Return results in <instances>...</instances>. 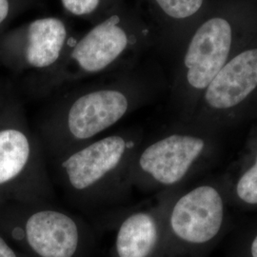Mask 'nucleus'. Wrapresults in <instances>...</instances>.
<instances>
[{"label":"nucleus","mask_w":257,"mask_h":257,"mask_svg":"<svg viewBox=\"0 0 257 257\" xmlns=\"http://www.w3.org/2000/svg\"><path fill=\"white\" fill-rule=\"evenodd\" d=\"M257 32V0H212L185 41L172 84L179 122H189L203 93Z\"/></svg>","instance_id":"1"},{"label":"nucleus","mask_w":257,"mask_h":257,"mask_svg":"<svg viewBox=\"0 0 257 257\" xmlns=\"http://www.w3.org/2000/svg\"><path fill=\"white\" fill-rule=\"evenodd\" d=\"M143 140L139 128L95 138L53 160L56 179L78 208L93 210L120 202L133 190L130 168Z\"/></svg>","instance_id":"2"},{"label":"nucleus","mask_w":257,"mask_h":257,"mask_svg":"<svg viewBox=\"0 0 257 257\" xmlns=\"http://www.w3.org/2000/svg\"><path fill=\"white\" fill-rule=\"evenodd\" d=\"M151 87L138 78L97 85L70 96L43 120L37 132L53 161L103 136L149 99Z\"/></svg>","instance_id":"3"},{"label":"nucleus","mask_w":257,"mask_h":257,"mask_svg":"<svg viewBox=\"0 0 257 257\" xmlns=\"http://www.w3.org/2000/svg\"><path fill=\"white\" fill-rule=\"evenodd\" d=\"M223 178L170 192L156 257H210L229 225Z\"/></svg>","instance_id":"4"},{"label":"nucleus","mask_w":257,"mask_h":257,"mask_svg":"<svg viewBox=\"0 0 257 257\" xmlns=\"http://www.w3.org/2000/svg\"><path fill=\"white\" fill-rule=\"evenodd\" d=\"M218 135L178 121L156 138L144 139L130 168L132 189L159 193L184 187L216 156Z\"/></svg>","instance_id":"5"},{"label":"nucleus","mask_w":257,"mask_h":257,"mask_svg":"<svg viewBox=\"0 0 257 257\" xmlns=\"http://www.w3.org/2000/svg\"><path fill=\"white\" fill-rule=\"evenodd\" d=\"M55 192L44 148L17 101L0 120V208L53 204Z\"/></svg>","instance_id":"6"},{"label":"nucleus","mask_w":257,"mask_h":257,"mask_svg":"<svg viewBox=\"0 0 257 257\" xmlns=\"http://www.w3.org/2000/svg\"><path fill=\"white\" fill-rule=\"evenodd\" d=\"M0 233L28 257H81L89 241L84 221L53 204L1 207Z\"/></svg>","instance_id":"7"},{"label":"nucleus","mask_w":257,"mask_h":257,"mask_svg":"<svg viewBox=\"0 0 257 257\" xmlns=\"http://www.w3.org/2000/svg\"><path fill=\"white\" fill-rule=\"evenodd\" d=\"M257 118V32L215 76L188 123L219 133Z\"/></svg>","instance_id":"8"},{"label":"nucleus","mask_w":257,"mask_h":257,"mask_svg":"<svg viewBox=\"0 0 257 257\" xmlns=\"http://www.w3.org/2000/svg\"><path fill=\"white\" fill-rule=\"evenodd\" d=\"M132 42V37L118 16H111L92 27L75 44L70 61L52 74L51 85L82 76L101 74L115 64Z\"/></svg>","instance_id":"9"},{"label":"nucleus","mask_w":257,"mask_h":257,"mask_svg":"<svg viewBox=\"0 0 257 257\" xmlns=\"http://www.w3.org/2000/svg\"><path fill=\"white\" fill-rule=\"evenodd\" d=\"M171 191L157 193L151 204L136 208L121 218L115 230L111 257H156Z\"/></svg>","instance_id":"10"},{"label":"nucleus","mask_w":257,"mask_h":257,"mask_svg":"<svg viewBox=\"0 0 257 257\" xmlns=\"http://www.w3.org/2000/svg\"><path fill=\"white\" fill-rule=\"evenodd\" d=\"M68 37L64 22L57 18H43L27 26L20 68L52 70L61 58Z\"/></svg>","instance_id":"11"},{"label":"nucleus","mask_w":257,"mask_h":257,"mask_svg":"<svg viewBox=\"0 0 257 257\" xmlns=\"http://www.w3.org/2000/svg\"><path fill=\"white\" fill-rule=\"evenodd\" d=\"M222 178L230 206L256 210L257 126L250 131L242 153Z\"/></svg>","instance_id":"12"},{"label":"nucleus","mask_w":257,"mask_h":257,"mask_svg":"<svg viewBox=\"0 0 257 257\" xmlns=\"http://www.w3.org/2000/svg\"><path fill=\"white\" fill-rule=\"evenodd\" d=\"M212 0H149L159 19L183 30L186 40L209 9Z\"/></svg>","instance_id":"13"},{"label":"nucleus","mask_w":257,"mask_h":257,"mask_svg":"<svg viewBox=\"0 0 257 257\" xmlns=\"http://www.w3.org/2000/svg\"><path fill=\"white\" fill-rule=\"evenodd\" d=\"M65 11L74 17L91 16L101 5L102 0H60Z\"/></svg>","instance_id":"14"},{"label":"nucleus","mask_w":257,"mask_h":257,"mask_svg":"<svg viewBox=\"0 0 257 257\" xmlns=\"http://www.w3.org/2000/svg\"><path fill=\"white\" fill-rule=\"evenodd\" d=\"M0 257H28L0 233Z\"/></svg>","instance_id":"15"},{"label":"nucleus","mask_w":257,"mask_h":257,"mask_svg":"<svg viewBox=\"0 0 257 257\" xmlns=\"http://www.w3.org/2000/svg\"><path fill=\"white\" fill-rule=\"evenodd\" d=\"M17 102L3 86H0V120L5 115L10 108Z\"/></svg>","instance_id":"16"},{"label":"nucleus","mask_w":257,"mask_h":257,"mask_svg":"<svg viewBox=\"0 0 257 257\" xmlns=\"http://www.w3.org/2000/svg\"><path fill=\"white\" fill-rule=\"evenodd\" d=\"M12 1L0 0V27L9 19L12 13Z\"/></svg>","instance_id":"17"}]
</instances>
